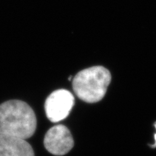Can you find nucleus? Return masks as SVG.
I'll return each mask as SVG.
<instances>
[{"label": "nucleus", "instance_id": "nucleus-1", "mask_svg": "<svg viewBox=\"0 0 156 156\" xmlns=\"http://www.w3.org/2000/svg\"><path fill=\"white\" fill-rule=\"evenodd\" d=\"M36 125L34 110L24 101L11 100L0 104V134L28 139Z\"/></svg>", "mask_w": 156, "mask_h": 156}, {"label": "nucleus", "instance_id": "nucleus-2", "mask_svg": "<svg viewBox=\"0 0 156 156\" xmlns=\"http://www.w3.org/2000/svg\"><path fill=\"white\" fill-rule=\"evenodd\" d=\"M111 80L110 72L102 66L85 69L78 73L74 77V92L80 99L85 102H98L106 95Z\"/></svg>", "mask_w": 156, "mask_h": 156}, {"label": "nucleus", "instance_id": "nucleus-3", "mask_svg": "<svg viewBox=\"0 0 156 156\" xmlns=\"http://www.w3.org/2000/svg\"><path fill=\"white\" fill-rule=\"evenodd\" d=\"M75 104V98L69 91L60 89L54 91L46 98L45 112L52 122H58L67 118Z\"/></svg>", "mask_w": 156, "mask_h": 156}, {"label": "nucleus", "instance_id": "nucleus-4", "mask_svg": "<svg viewBox=\"0 0 156 156\" xmlns=\"http://www.w3.org/2000/svg\"><path fill=\"white\" fill-rule=\"evenodd\" d=\"M44 144L45 148L50 153L64 155L73 147L74 140L69 130L65 126L60 124L48 129L45 135Z\"/></svg>", "mask_w": 156, "mask_h": 156}, {"label": "nucleus", "instance_id": "nucleus-5", "mask_svg": "<svg viewBox=\"0 0 156 156\" xmlns=\"http://www.w3.org/2000/svg\"><path fill=\"white\" fill-rule=\"evenodd\" d=\"M0 156H35L32 146L25 140L0 134Z\"/></svg>", "mask_w": 156, "mask_h": 156}, {"label": "nucleus", "instance_id": "nucleus-6", "mask_svg": "<svg viewBox=\"0 0 156 156\" xmlns=\"http://www.w3.org/2000/svg\"><path fill=\"white\" fill-rule=\"evenodd\" d=\"M155 129H156V123L155 124ZM155 143L153 144V145H152V147H156V133L155 134Z\"/></svg>", "mask_w": 156, "mask_h": 156}]
</instances>
